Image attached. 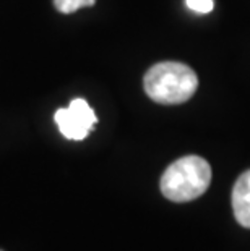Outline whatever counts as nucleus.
Instances as JSON below:
<instances>
[{"label": "nucleus", "mask_w": 250, "mask_h": 251, "mask_svg": "<svg viewBox=\"0 0 250 251\" xmlns=\"http://www.w3.org/2000/svg\"><path fill=\"white\" fill-rule=\"evenodd\" d=\"M187 7L198 13H210L213 10V0H185Z\"/></svg>", "instance_id": "6"}, {"label": "nucleus", "mask_w": 250, "mask_h": 251, "mask_svg": "<svg viewBox=\"0 0 250 251\" xmlns=\"http://www.w3.org/2000/svg\"><path fill=\"white\" fill-rule=\"evenodd\" d=\"M94 3H96V0H54V7L65 15L78 12L80 8L84 7H93Z\"/></svg>", "instance_id": "5"}, {"label": "nucleus", "mask_w": 250, "mask_h": 251, "mask_svg": "<svg viewBox=\"0 0 250 251\" xmlns=\"http://www.w3.org/2000/svg\"><path fill=\"white\" fill-rule=\"evenodd\" d=\"M232 211L242 227L250 228V170L236 180L232 188Z\"/></svg>", "instance_id": "4"}, {"label": "nucleus", "mask_w": 250, "mask_h": 251, "mask_svg": "<svg viewBox=\"0 0 250 251\" xmlns=\"http://www.w3.org/2000/svg\"><path fill=\"white\" fill-rule=\"evenodd\" d=\"M211 167L200 156L177 159L164 170L159 188L164 198L174 202H189L200 198L210 188Z\"/></svg>", "instance_id": "2"}, {"label": "nucleus", "mask_w": 250, "mask_h": 251, "mask_svg": "<svg viewBox=\"0 0 250 251\" xmlns=\"http://www.w3.org/2000/svg\"><path fill=\"white\" fill-rule=\"evenodd\" d=\"M143 88L148 98L158 104H182L195 94L198 76L185 63L159 62L145 73Z\"/></svg>", "instance_id": "1"}, {"label": "nucleus", "mask_w": 250, "mask_h": 251, "mask_svg": "<svg viewBox=\"0 0 250 251\" xmlns=\"http://www.w3.org/2000/svg\"><path fill=\"white\" fill-rule=\"evenodd\" d=\"M54 120L67 140L82 141L96 125L98 117L84 99H73L67 109H58L56 112Z\"/></svg>", "instance_id": "3"}]
</instances>
